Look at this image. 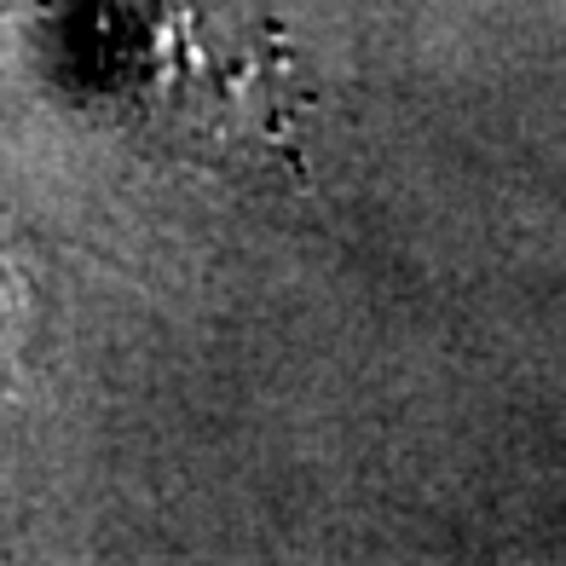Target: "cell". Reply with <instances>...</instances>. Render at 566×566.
I'll return each mask as SVG.
<instances>
[{
	"label": "cell",
	"instance_id": "obj_1",
	"mask_svg": "<svg viewBox=\"0 0 566 566\" xmlns=\"http://www.w3.org/2000/svg\"><path fill=\"white\" fill-rule=\"evenodd\" d=\"M127 105L139 139L197 168L301 174V64L272 30L226 23L174 0L150 18L127 59Z\"/></svg>",
	"mask_w": 566,
	"mask_h": 566
},
{
	"label": "cell",
	"instance_id": "obj_2",
	"mask_svg": "<svg viewBox=\"0 0 566 566\" xmlns=\"http://www.w3.org/2000/svg\"><path fill=\"white\" fill-rule=\"evenodd\" d=\"M35 329H41V261L30 231L0 214V405L23 394Z\"/></svg>",
	"mask_w": 566,
	"mask_h": 566
}]
</instances>
